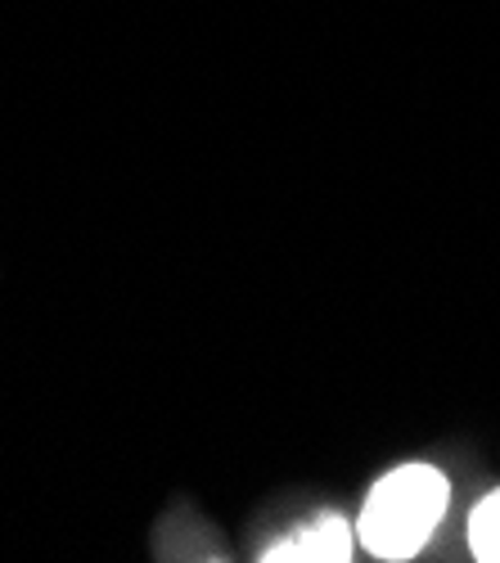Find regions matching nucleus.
Returning a JSON list of instances; mask_svg holds the SVG:
<instances>
[{
	"mask_svg": "<svg viewBox=\"0 0 500 563\" xmlns=\"http://www.w3.org/2000/svg\"><path fill=\"white\" fill-rule=\"evenodd\" d=\"M270 563H343L352 559V528L338 519V514H321L307 528L280 537L276 545H266Z\"/></svg>",
	"mask_w": 500,
	"mask_h": 563,
	"instance_id": "obj_2",
	"label": "nucleus"
},
{
	"mask_svg": "<svg viewBox=\"0 0 500 563\" xmlns=\"http://www.w3.org/2000/svg\"><path fill=\"white\" fill-rule=\"evenodd\" d=\"M469 550L482 563H500V492H491L469 519Z\"/></svg>",
	"mask_w": 500,
	"mask_h": 563,
	"instance_id": "obj_3",
	"label": "nucleus"
},
{
	"mask_svg": "<svg viewBox=\"0 0 500 563\" xmlns=\"http://www.w3.org/2000/svg\"><path fill=\"white\" fill-rule=\"evenodd\" d=\"M451 500V483L433 464H401L375 483L360 509V545L379 559H411L429 545Z\"/></svg>",
	"mask_w": 500,
	"mask_h": 563,
	"instance_id": "obj_1",
	"label": "nucleus"
}]
</instances>
